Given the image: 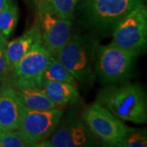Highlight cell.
<instances>
[{"label":"cell","mask_w":147,"mask_h":147,"mask_svg":"<svg viewBox=\"0 0 147 147\" xmlns=\"http://www.w3.org/2000/svg\"><path fill=\"white\" fill-rule=\"evenodd\" d=\"M144 0H79L74 16L97 37L111 35L115 27Z\"/></svg>","instance_id":"1"},{"label":"cell","mask_w":147,"mask_h":147,"mask_svg":"<svg viewBox=\"0 0 147 147\" xmlns=\"http://www.w3.org/2000/svg\"><path fill=\"white\" fill-rule=\"evenodd\" d=\"M96 102L122 121L146 123L147 103L145 90L140 84L125 83L100 89Z\"/></svg>","instance_id":"2"},{"label":"cell","mask_w":147,"mask_h":147,"mask_svg":"<svg viewBox=\"0 0 147 147\" xmlns=\"http://www.w3.org/2000/svg\"><path fill=\"white\" fill-rule=\"evenodd\" d=\"M98 41L88 34H72L70 38L55 56L84 90L96 81L94 72Z\"/></svg>","instance_id":"3"},{"label":"cell","mask_w":147,"mask_h":147,"mask_svg":"<svg viewBox=\"0 0 147 147\" xmlns=\"http://www.w3.org/2000/svg\"><path fill=\"white\" fill-rule=\"evenodd\" d=\"M137 58L113 42L98 45L94 62L96 79L105 87L127 83L133 73Z\"/></svg>","instance_id":"4"},{"label":"cell","mask_w":147,"mask_h":147,"mask_svg":"<svg viewBox=\"0 0 147 147\" xmlns=\"http://www.w3.org/2000/svg\"><path fill=\"white\" fill-rule=\"evenodd\" d=\"M35 23L40 38L47 50L56 56L72 35V21L63 19L53 10L47 0H34Z\"/></svg>","instance_id":"5"},{"label":"cell","mask_w":147,"mask_h":147,"mask_svg":"<svg viewBox=\"0 0 147 147\" xmlns=\"http://www.w3.org/2000/svg\"><path fill=\"white\" fill-rule=\"evenodd\" d=\"M52 56L41 38L37 39L16 64L8 77L7 86L15 89L42 88L43 74Z\"/></svg>","instance_id":"6"},{"label":"cell","mask_w":147,"mask_h":147,"mask_svg":"<svg viewBox=\"0 0 147 147\" xmlns=\"http://www.w3.org/2000/svg\"><path fill=\"white\" fill-rule=\"evenodd\" d=\"M115 44L139 57L147 46V8L142 3L131 11L112 33Z\"/></svg>","instance_id":"7"},{"label":"cell","mask_w":147,"mask_h":147,"mask_svg":"<svg viewBox=\"0 0 147 147\" xmlns=\"http://www.w3.org/2000/svg\"><path fill=\"white\" fill-rule=\"evenodd\" d=\"M81 119L94 137L108 146H115L130 129L96 101L83 110Z\"/></svg>","instance_id":"8"},{"label":"cell","mask_w":147,"mask_h":147,"mask_svg":"<svg viewBox=\"0 0 147 147\" xmlns=\"http://www.w3.org/2000/svg\"><path fill=\"white\" fill-rule=\"evenodd\" d=\"M98 143V140L90 131L82 119L78 118L73 110H69L65 115H62L53 134L35 146H96Z\"/></svg>","instance_id":"9"},{"label":"cell","mask_w":147,"mask_h":147,"mask_svg":"<svg viewBox=\"0 0 147 147\" xmlns=\"http://www.w3.org/2000/svg\"><path fill=\"white\" fill-rule=\"evenodd\" d=\"M64 113L61 107L38 110L25 106L17 129L30 144V146H35L53 134Z\"/></svg>","instance_id":"10"},{"label":"cell","mask_w":147,"mask_h":147,"mask_svg":"<svg viewBox=\"0 0 147 147\" xmlns=\"http://www.w3.org/2000/svg\"><path fill=\"white\" fill-rule=\"evenodd\" d=\"M24 108L15 89L6 86L0 95V130L17 129Z\"/></svg>","instance_id":"11"},{"label":"cell","mask_w":147,"mask_h":147,"mask_svg":"<svg viewBox=\"0 0 147 147\" xmlns=\"http://www.w3.org/2000/svg\"><path fill=\"white\" fill-rule=\"evenodd\" d=\"M40 38L39 29L34 22L29 30L15 39L7 42L6 47L8 77L16 67V64L29 51V49Z\"/></svg>","instance_id":"12"},{"label":"cell","mask_w":147,"mask_h":147,"mask_svg":"<svg viewBox=\"0 0 147 147\" xmlns=\"http://www.w3.org/2000/svg\"><path fill=\"white\" fill-rule=\"evenodd\" d=\"M42 88L48 98L59 107L75 104L80 99L77 85L67 82L42 80Z\"/></svg>","instance_id":"13"},{"label":"cell","mask_w":147,"mask_h":147,"mask_svg":"<svg viewBox=\"0 0 147 147\" xmlns=\"http://www.w3.org/2000/svg\"><path fill=\"white\" fill-rule=\"evenodd\" d=\"M15 89V88H14ZM24 106L33 110H44L57 107L48 98L42 88H25L15 89Z\"/></svg>","instance_id":"14"},{"label":"cell","mask_w":147,"mask_h":147,"mask_svg":"<svg viewBox=\"0 0 147 147\" xmlns=\"http://www.w3.org/2000/svg\"><path fill=\"white\" fill-rule=\"evenodd\" d=\"M19 19V10L12 0L0 11V34L7 40L16 29Z\"/></svg>","instance_id":"15"},{"label":"cell","mask_w":147,"mask_h":147,"mask_svg":"<svg viewBox=\"0 0 147 147\" xmlns=\"http://www.w3.org/2000/svg\"><path fill=\"white\" fill-rule=\"evenodd\" d=\"M42 80L61 81L67 82L75 85L78 84L73 75L65 68V66L59 61V60L55 56H52L50 58L43 74Z\"/></svg>","instance_id":"16"},{"label":"cell","mask_w":147,"mask_h":147,"mask_svg":"<svg viewBox=\"0 0 147 147\" xmlns=\"http://www.w3.org/2000/svg\"><path fill=\"white\" fill-rule=\"evenodd\" d=\"M147 146L146 131L144 129L130 127L129 131L119 142L116 147H146Z\"/></svg>","instance_id":"17"},{"label":"cell","mask_w":147,"mask_h":147,"mask_svg":"<svg viewBox=\"0 0 147 147\" xmlns=\"http://www.w3.org/2000/svg\"><path fill=\"white\" fill-rule=\"evenodd\" d=\"M53 10L63 19L72 21L79 0H47Z\"/></svg>","instance_id":"18"},{"label":"cell","mask_w":147,"mask_h":147,"mask_svg":"<svg viewBox=\"0 0 147 147\" xmlns=\"http://www.w3.org/2000/svg\"><path fill=\"white\" fill-rule=\"evenodd\" d=\"M30 144L18 129L0 130V147H28Z\"/></svg>","instance_id":"19"},{"label":"cell","mask_w":147,"mask_h":147,"mask_svg":"<svg viewBox=\"0 0 147 147\" xmlns=\"http://www.w3.org/2000/svg\"><path fill=\"white\" fill-rule=\"evenodd\" d=\"M8 40L0 34V82L7 84L8 79V69L7 64L6 47Z\"/></svg>","instance_id":"20"},{"label":"cell","mask_w":147,"mask_h":147,"mask_svg":"<svg viewBox=\"0 0 147 147\" xmlns=\"http://www.w3.org/2000/svg\"><path fill=\"white\" fill-rule=\"evenodd\" d=\"M10 1L11 0H0V11L2 10Z\"/></svg>","instance_id":"21"},{"label":"cell","mask_w":147,"mask_h":147,"mask_svg":"<svg viewBox=\"0 0 147 147\" xmlns=\"http://www.w3.org/2000/svg\"><path fill=\"white\" fill-rule=\"evenodd\" d=\"M6 86H7V84H3V83H1V82H0V95H1L2 92H3V88H5Z\"/></svg>","instance_id":"22"}]
</instances>
